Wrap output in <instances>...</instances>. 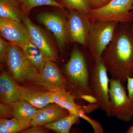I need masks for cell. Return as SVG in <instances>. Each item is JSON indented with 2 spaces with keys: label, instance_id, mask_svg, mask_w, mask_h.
<instances>
[{
  "label": "cell",
  "instance_id": "ffe728a7",
  "mask_svg": "<svg viewBox=\"0 0 133 133\" xmlns=\"http://www.w3.org/2000/svg\"><path fill=\"white\" fill-rule=\"evenodd\" d=\"M78 116L70 114L59 119L57 121L44 126L45 128L57 133H70L72 126L78 123L80 120Z\"/></svg>",
  "mask_w": 133,
  "mask_h": 133
},
{
  "label": "cell",
  "instance_id": "9c48e42d",
  "mask_svg": "<svg viewBox=\"0 0 133 133\" xmlns=\"http://www.w3.org/2000/svg\"><path fill=\"white\" fill-rule=\"evenodd\" d=\"M69 10L66 17L70 42L87 47L88 33L92 21L88 15L76 10Z\"/></svg>",
  "mask_w": 133,
  "mask_h": 133
},
{
  "label": "cell",
  "instance_id": "8992f818",
  "mask_svg": "<svg viewBox=\"0 0 133 133\" xmlns=\"http://www.w3.org/2000/svg\"><path fill=\"white\" fill-rule=\"evenodd\" d=\"M133 0H111L104 6L92 9L89 16L92 21L132 23Z\"/></svg>",
  "mask_w": 133,
  "mask_h": 133
},
{
  "label": "cell",
  "instance_id": "e0dca14e",
  "mask_svg": "<svg viewBox=\"0 0 133 133\" xmlns=\"http://www.w3.org/2000/svg\"><path fill=\"white\" fill-rule=\"evenodd\" d=\"M25 16L18 0H0V18L23 22Z\"/></svg>",
  "mask_w": 133,
  "mask_h": 133
},
{
  "label": "cell",
  "instance_id": "484cf974",
  "mask_svg": "<svg viewBox=\"0 0 133 133\" xmlns=\"http://www.w3.org/2000/svg\"><path fill=\"white\" fill-rule=\"evenodd\" d=\"M51 130L44 126L31 127L17 133H50Z\"/></svg>",
  "mask_w": 133,
  "mask_h": 133
},
{
  "label": "cell",
  "instance_id": "d6a6232c",
  "mask_svg": "<svg viewBox=\"0 0 133 133\" xmlns=\"http://www.w3.org/2000/svg\"><path fill=\"white\" fill-rule=\"evenodd\" d=\"M51 133H57L56 132H55V131H53V132H52Z\"/></svg>",
  "mask_w": 133,
  "mask_h": 133
},
{
  "label": "cell",
  "instance_id": "7402d4cb",
  "mask_svg": "<svg viewBox=\"0 0 133 133\" xmlns=\"http://www.w3.org/2000/svg\"><path fill=\"white\" fill-rule=\"evenodd\" d=\"M21 6L24 14L27 15L33 8L38 6H53L64 9L65 6L62 3L58 2L56 0H21L19 2Z\"/></svg>",
  "mask_w": 133,
  "mask_h": 133
},
{
  "label": "cell",
  "instance_id": "6da1fadb",
  "mask_svg": "<svg viewBox=\"0 0 133 133\" xmlns=\"http://www.w3.org/2000/svg\"><path fill=\"white\" fill-rule=\"evenodd\" d=\"M102 58L111 78L124 85L128 77H133L132 23H119Z\"/></svg>",
  "mask_w": 133,
  "mask_h": 133
},
{
  "label": "cell",
  "instance_id": "277c9868",
  "mask_svg": "<svg viewBox=\"0 0 133 133\" xmlns=\"http://www.w3.org/2000/svg\"><path fill=\"white\" fill-rule=\"evenodd\" d=\"M119 24L116 22L92 21L87 47L94 61L102 58V53L113 39Z\"/></svg>",
  "mask_w": 133,
  "mask_h": 133
},
{
  "label": "cell",
  "instance_id": "3957f363",
  "mask_svg": "<svg viewBox=\"0 0 133 133\" xmlns=\"http://www.w3.org/2000/svg\"><path fill=\"white\" fill-rule=\"evenodd\" d=\"M6 64L16 82L36 87L40 74L26 57L22 48L10 44Z\"/></svg>",
  "mask_w": 133,
  "mask_h": 133
},
{
  "label": "cell",
  "instance_id": "52a82bcc",
  "mask_svg": "<svg viewBox=\"0 0 133 133\" xmlns=\"http://www.w3.org/2000/svg\"><path fill=\"white\" fill-rule=\"evenodd\" d=\"M109 98L112 116L129 122L133 118V101L129 97L124 85L111 77Z\"/></svg>",
  "mask_w": 133,
  "mask_h": 133
},
{
  "label": "cell",
  "instance_id": "2e32d148",
  "mask_svg": "<svg viewBox=\"0 0 133 133\" xmlns=\"http://www.w3.org/2000/svg\"><path fill=\"white\" fill-rule=\"evenodd\" d=\"M21 99L15 81L8 72L2 71L0 76L1 103L11 104Z\"/></svg>",
  "mask_w": 133,
  "mask_h": 133
},
{
  "label": "cell",
  "instance_id": "ba28073f",
  "mask_svg": "<svg viewBox=\"0 0 133 133\" xmlns=\"http://www.w3.org/2000/svg\"><path fill=\"white\" fill-rule=\"evenodd\" d=\"M37 19L39 23L53 33L59 49L63 50L70 42L67 18L58 12H48L39 14Z\"/></svg>",
  "mask_w": 133,
  "mask_h": 133
},
{
  "label": "cell",
  "instance_id": "603a6c76",
  "mask_svg": "<svg viewBox=\"0 0 133 133\" xmlns=\"http://www.w3.org/2000/svg\"><path fill=\"white\" fill-rule=\"evenodd\" d=\"M62 4L69 9L76 10L88 15L92 10L89 0H62Z\"/></svg>",
  "mask_w": 133,
  "mask_h": 133
},
{
  "label": "cell",
  "instance_id": "4316f807",
  "mask_svg": "<svg viewBox=\"0 0 133 133\" xmlns=\"http://www.w3.org/2000/svg\"><path fill=\"white\" fill-rule=\"evenodd\" d=\"M111 0H89L92 9L99 8L108 4Z\"/></svg>",
  "mask_w": 133,
  "mask_h": 133
},
{
  "label": "cell",
  "instance_id": "f546056e",
  "mask_svg": "<svg viewBox=\"0 0 133 133\" xmlns=\"http://www.w3.org/2000/svg\"><path fill=\"white\" fill-rule=\"evenodd\" d=\"M70 133H81L79 132V131H76L75 129H73V130H71Z\"/></svg>",
  "mask_w": 133,
  "mask_h": 133
},
{
  "label": "cell",
  "instance_id": "7a4b0ae2",
  "mask_svg": "<svg viewBox=\"0 0 133 133\" xmlns=\"http://www.w3.org/2000/svg\"><path fill=\"white\" fill-rule=\"evenodd\" d=\"M93 62L88 63L78 48L72 50L64 69L67 80V90L75 98L84 100L89 104L97 102L90 87L91 70Z\"/></svg>",
  "mask_w": 133,
  "mask_h": 133
},
{
  "label": "cell",
  "instance_id": "8fae6325",
  "mask_svg": "<svg viewBox=\"0 0 133 133\" xmlns=\"http://www.w3.org/2000/svg\"><path fill=\"white\" fill-rule=\"evenodd\" d=\"M51 96L54 103L66 109L70 114L74 115L82 118L90 123L92 119L86 115L99 108L97 103L89 104L86 106H81L77 104L75 101V97L70 92L67 90L51 92Z\"/></svg>",
  "mask_w": 133,
  "mask_h": 133
},
{
  "label": "cell",
  "instance_id": "1f68e13d",
  "mask_svg": "<svg viewBox=\"0 0 133 133\" xmlns=\"http://www.w3.org/2000/svg\"><path fill=\"white\" fill-rule=\"evenodd\" d=\"M56 1H57L58 2L60 3H62V0H56Z\"/></svg>",
  "mask_w": 133,
  "mask_h": 133
},
{
  "label": "cell",
  "instance_id": "d4e9b609",
  "mask_svg": "<svg viewBox=\"0 0 133 133\" xmlns=\"http://www.w3.org/2000/svg\"><path fill=\"white\" fill-rule=\"evenodd\" d=\"M0 117L5 119L13 118L12 108L10 104L0 103Z\"/></svg>",
  "mask_w": 133,
  "mask_h": 133
},
{
  "label": "cell",
  "instance_id": "ac0fdd59",
  "mask_svg": "<svg viewBox=\"0 0 133 133\" xmlns=\"http://www.w3.org/2000/svg\"><path fill=\"white\" fill-rule=\"evenodd\" d=\"M10 105L13 118L22 121L31 122L41 110L21 99Z\"/></svg>",
  "mask_w": 133,
  "mask_h": 133
},
{
  "label": "cell",
  "instance_id": "e575fe53",
  "mask_svg": "<svg viewBox=\"0 0 133 133\" xmlns=\"http://www.w3.org/2000/svg\"><path fill=\"white\" fill-rule=\"evenodd\" d=\"M132 25H133V24H132Z\"/></svg>",
  "mask_w": 133,
  "mask_h": 133
},
{
  "label": "cell",
  "instance_id": "836d02e7",
  "mask_svg": "<svg viewBox=\"0 0 133 133\" xmlns=\"http://www.w3.org/2000/svg\"><path fill=\"white\" fill-rule=\"evenodd\" d=\"M18 1H21V0H18Z\"/></svg>",
  "mask_w": 133,
  "mask_h": 133
},
{
  "label": "cell",
  "instance_id": "4dcf8cb0",
  "mask_svg": "<svg viewBox=\"0 0 133 133\" xmlns=\"http://www.w3.org/2000/svg\"><path fill=\"white\" fill-rule=\"evenodd\" d=\"M131 14H132V23L133 24V8L132 12H131Z\"/></svg>",
  "mask_w": 133,
  "mask_h": 133
},
{
  "label": "cell",
  "instance_id": "5b68a950",
  "mask_svg": "<svg viewBox=\"0 0 133 133\" xmlns=\"http://www.w3.org/2000/svg\"><path fill=\"white\" fill-rule=\"evenodd\" d=\"M102 58L94 61L91 70L90 87L99 108L108 117H112L109 98L110 79Z\"/></svg>",
  "mask_w": 133,
  "mask_h": 133
},
{
  "label": "cell",
  "instance_id": "cb8c5ba5",
  "mask_svg": "<svg viewBox=\"0 0 133 133\" xmlns=\"http://www.w3.org/2000/svg\"><path fill=\"white\" fill-rule=\"evenodd\" d=\"M10 44L3 38H0V60L2 63H6Z\"/></svg>",
  "mask_w": 133,
  "mask_h": 133
},
{
  "label": "cell",
  "instance_id": "d6986e66",
  "mask_svg": "<svg viewBox=\"0 0 133 133\" xmlns=\"http://www.w3.org/2000/svg\"><path fill=\"white\" fill-rule=\"evenodd\" d=\"M22 49L26 57L39 74H41L47 62L45 55L30 41H29Z\"/></svg>",
  "mask_w": 133,
  "mask_h": 133
},
{
  "label": "cell",
  "instance_id": "44dd1931",
  "mask_svg": "<svg viewBox=\"0 0 133 133\" xmlns=\"http://www.w3.org/2000/svg\"><path fill=\"white\" fill-rule=\"evenodd\" d=\"M31 127V122L22 121L14 118H0V133H17Z\"/></svg>",
  "mask_w": 133,
  "mask_h": 133
},
{
  "label": "cell",
  "instance_id": "5bb4252c",
  "mask_svg": "<svg viewBox=\"0 0 133 133\" xmlns=\"http://www.w3.org/2000/svg\"><path fill=\"white\" fill-rule=\"evenodd\" d=\"M15 83L21 99L28 102L36 108L42 109L54 103L50 92L43 91L31 86L21 85L16 81Z\"/></svg>",
  "mask_w": 133,
  "mask_h": 133
},
{
  "label": "cell",
  "instance_id": "f1b7e54d",
  "mask_svg": "<svg viewBox=\"0 0 133 133\" xmlns=\"http://www.w3.org/2000/svg\"><path fill=\"white\" fill-rule=\"evenodd\" d=\"M125 133H133V124L132 125L130 126L126 131Z\"/></svg>",
  "mask_w": 133,
  "mask_h": 133
},
{
  "label": "cell",
  "instance_id": "83f0119b",
  "mask_svg": "<svg viewBox=\"0 0 133 133\" xmlns=\"http://www.w3.org/2000/svg\"><path fill=\"white\" fill-rule=\"evenodd\" d=\"M127 84L128 94L133 101V77H128Z\"/></svg>",
  "mask_w": 133,
  "mask_h": 133
},
{
  "label": "cell",
  "instance_id": "4fadbf2b",
  "mask_svg": "<svg viewBox=\"0 0 133 133\" xmlns=\"http://www.w3.org/2000/svg\"><path fill=\"white\" fill-rule=\"evenodd\" d=\"M28 30L30 41L45 55L47 61L55 62L57 55L54 46L42 30L31 21L27 15L23 20Z\"/></svg>",
  "mask_w": 133,
  "mask_h": 133
},
{
  "label": "cell",
  "instance_id": "30bf717a",
  "mask_svg": "<svg viewBox=\"0 0 133 133\" xmlns=\"http://www.w3.org/2000/svg\"><path fill=\"white\" fill-rule=\"evenodd\" d=\"M36 87L52 92L67 90V79L54 62L47 61Z\"/></svg>",
  "mask_w": 133,
  "mask_h": 133
},
{
  "label": "cell",
  "instance_id": "9a60e30c",
  "mask_svg": "<svg viewBox=\"0 0 133 133\" xmlns=\"http://www.w3.org/2000/svg\"><path fill=\"white\" fill-rule=\"evenodd\" d=\"M69 115L66 109L53 103L41 109L31 121L32 127L44 126L57 121Z\"/></svg>",
  "mask_w": 133,
  "mask_h": 133
},
{
  "label": "cell",
  "instance_id": "7c38bea8",
  "mask_svg": "<svg viewBox=\"0 0 133 133\" xmlns=\"http://www.w3.org/2000/svg\"><path fill=\"white\" fill-rule=\"evenodd\" d=\"M0 32L10 44L22 48L30 41L28 30L23 22L0 18Z\"/></svg>",
  "mask_w": 133,
  "mask_h": 133
}]
</instances>
